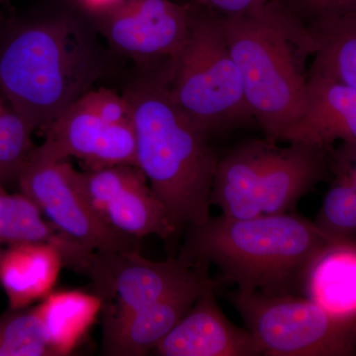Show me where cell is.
<instances>
[{"mask_svg": "<svg viewBox=\"0 0 356 356\" xmlns=\"http://www.w3.org/2000/svg\"><path fill=\"white\" fill-rule=\"evenodd\" d=\"M337 140L356 143V88L309 76L305 110L283 142L332 149Z\"/></svg>", "mask_w": 356, "mask_h": 356, "instance_id": "obj_15", "label": "cell"}, {"mask_svg": "<svg viewBox=\"0 0 356 356\" xmlns=\"http://www.w3.org/2000/svg\"><path fill=\"white\" fill-rule=\"evenodd\" d=\"M191 4L186 39L168 72L173 102L209 137L257 123L219 14Z\"/></svg>", "mask_w": 356, "mask_h": 356, "instance_id": "obj_5", "label": "cell"}, {"mask_svg": "<svg viewBox=\"0 0 356 356\" xmlns=\"http://www.w3.org/2000/svg\"><path fill=\"white\" fill-rule=\"evenodd\" d=\"M24 119L10 106L0 110V184L15 180L26 161L29 158L34 145L32 133Z\"/></svg>", "mask_w": 356, "mask_h": 356, "instance_id": "obj_23", "label": "cell"}, {"mask_svg": "<svg viewBox=\"0 0 356 356\" xmlns=\"http://www.w3.org/2000/svg\"><path fill=\"white\" fill-rule=\"evenodd\" d=\"M332 175L356 187V143H341L331 151Z\"/></svg>", "mask_w": 356, "mask_h": 356, "instance_id": "obj_26", "label": "cell"}, {"mask_svg": "<svg viewBox=\"0 0 356 356\" xmlns=\"http://www.w3.org/2000/svg\"><path fill=\"white\" fill-rule=\"evenodd\" d=\"M17 184L47 220L88 250L140 252L139 238L112 229L96 213L84 192L81 172L44 144L32 149Z\"/></svg>", "mask_w": 356, "mask_h": 356, "instance_id": "obj_7", "label": "cell"}, {"mask_svg": "<svg viewBox=\"0 0 356 356\" xmlns=\"http://www.w3.org/2000/svg\"><path fill=\"white\" fill-rule=\"evenodd\" d=\"M132 105L137 166L177 229L210 216L218 165L209 136L173 102L166 79H149L125 95Z\"/></svg>", "mask_w": 356, "mask_h": 356, "instance_id": "obj_2", "label": "cell"}, {"mask_svg": "<svg viewBox=\"0 0 356 356\" xmlns=\"http://www.w3.org/2000/svg\"><path fill=\"white\" fill-rule=\"evenodd\" d=\"M28 243L53 245L63 266L79 274L88 273L95 254L56 228L24 194L0 191V250Z\"/></svg>", "mask_w": 356, "mask_h": 356, "instance_id": "obj_17", "label": "cell"}, {"mask_svg": "<svg viewBox=\"0 0 356 356\" xmlns=\"http://www.w3.org/2000/svg\"><path fill=\"white\" fill-rule=\"evenodd\" d=\"M334 178L313 222L331 240L356 241V187Z\"/></svg>", "mask_w": 356, "mask_h": 356, "instance_id": "obj_22", "label": "cell"}, {"mask_svg": "<svg viewBox=\"0 0 356 356\" xmlns=\"http://www.w3.org/2000/svg\"><path fill=\"white\" fill-rule=\"evenodd\" d=\"M6 191V187L3 186V185L0 184V191Z\"/></svg>", "mask_w": 356, "mask_h": 356, "instance_id": "obj_30", "label": "cell"}, {"mask_svg": "<svg viewBox=\"0 0 356 356\" xmlns=\"http://www.w3.org/2000/svg\"><path fill=\"white\" fill-rule=\"evenodd\" d=\"M200 274L177 259L153 261L140 252H95L86 275L103 303V321L124 317L158 303Z\"/></svg>", "mask_w": 356, "mask_h": 356, "instance_id": "obj_8", "label": "cell"}, {"mask_svg": "<svg viewBox=\"0 0 356 356\" xmlns=\"http://www.w3.org/2000/svg\"><path fill=\"white\" fill-rule=\"evenodd\" d=\"M283 6L308 28L356 11V0H280Z\"/></svg>", "mask_w": 356, "mask_h": 356, "instance_id": "obj_24", "label": "cell"}, {"mask_svg": "<svg viewBox=\"0 0 356 356\" xmlns=\"http://www.w3.org/2000/svg\"><path fill=\"white\" fill-rule=\"evenodd\" d=\"M270 0H191L192 3L220 15H238L257 10Z\"/></svg>", "mask_w": 356, "mask_h": 356, "instance_id": "obj_27", "label": "cell"}, {"mask_svg": "<svg viewBox=\"0 0 356 356\" xmlns=\"http://www.w3.org/2000/svg\"><path fill=\"white\" fill-rule=\"evenodd\" d=\"M329 241L313 222L288 213L222 215L189 227L178 257L191 266H216L236 291L286 294Z\"/></svg>", "mask_w": 356, "mask_h": 356, "instance_id": "obj_3", "label": "cell"}, {"mask_svg": "<svg viewBox=\"0 0 356 356\" xmlns=\"http://www.w3.org/2000/svg\"><path fill=\"white\" fill-rule=\"evenodd\" d=\"M79 100L107 123L133 124L132 105L126 96L105 88L90 89Z\"/></svg>", "mask_w": 356, "mask_h": 356, "instance_id": "obj_25", "label": "cell"}, {"mask_svg": "<svg viewBox=\"0 0 356 356\" xmlns=\"http://www.w3.org/2000/svg\"><path fill=\"white\" fill-rule=\"evenodd\" d=\"M197 267V266H194ZM186 286L143 310L102 321V355L143 356L154 350L193 305L202 288L208 267Z\"/></svg>", "mask_w": 356, "mask_h": 356, "instance_id": "obj_14", "label": "cell"}, {"mask_svg": "<svg viewBox=\"0 0 356 356\" xmlns=\"http://www.w3.org/2000/svg\"><path fill=\"white\" fill-rule=\"evenodd\" d=\"M6 100H4L3 96H2L1 93H0V110L3 108V107L6 106Z\"/></svg>", "mask_w": 356, "mask_h": 356, "instance_id": "obj_29", "label": "cell"}, {"mask_svg": "<svg viewBox=\"0 0 356 356\" xmlns=\"http://www.w3.org/2000/svg\"><path fill=\"white\" fill-rule=\"evenodd\" d=\"M44 130L43 144L51 153L60 158L81 159L88 170L114 165L137 166L133 124L107 123L79 99Z\"/></svg>", "mask_w": 356, "mask_h": 356, "instance_id": "obj_11", "label": "cell"}, {"mask_svg": "<svg viewBox=\"0 0 356 356\" xmlns=\"http://www.w3.org/2000/svg\"><path fill=\"white\" fill-rule=\"evenodd\" d=\"M267 356L356 355V327L306 297L236 291L228 295Z\"/></svg>", "mask_w": 356, "mask_h": 356, "instance_id": "obj_6", "label": "cell"}, {"mask_svg": "<svg viewBox=\"0 0 356 356\" xmlns=\"http://www.w3.org/2000/svg\"><path fill=\"white\" fill-rule=\"evenodd\" d=\"M64 355L54 339L44 306L9 309L0 316V356Z\"/></svg>", "mask_w": 356, "mask_h": 356, "instance_id": "obj_21", "label": "cell"}, {"mask_svg": "<svg viewBox=\"0 0 356 356\" xmlns=\"http://www.w3.org/2000/svg\"><path fill=\"white\" fill-rule=\"evenodd\" d=\"M300 286L332 318L356 327V241L325 243L307 266Z\"/></svg>", "mask_w": 356, "mask_h": 356, "instance_id": "obj_16", "label": "cell"}, {"mask_svg": "<svg viewBox=\"0 0 356 356\" xmlns=\"http://www.w3.org/2000/svg\"><path fill=\"white\" fill-rule=\"evenodd\" d=\"M220 20L255 122L267 140L283 142L305 110L317 40L280 0Z\"/></svg>", "mask_w": 356, "mask_h": 356, "instance_id": "obj_1", "label": "cell"}, {"mask_svg": "<svg viewBox=\"0 0 356 356\" xmlns=\"http://www.w3.org/2000/svg\"><path fill=\"white\" fill-rule=\"evenodd\" d=\"M63 266L57 248L47 243H19L0 250V284L9 309L26 308L53 289Z\"/></svg>", "mask_w": 356, "mask_h": 356, "instance_id": "obj_19", "label": "cell"}, {"mask_svg": "<svg viewBox=\"0 0 356 356\" xmlns=\"http://www.w3.org/2000/svg\"><path fill=\"white\" fill-rule=\"evenodd\" d=\"M273 143L259 172L257 200L261 215L284 214L332 175V149L289 142Z\"/></svg>", "mask_w": 356, "mask_h": 356, "instance_id": "obj_13", "label": "cell"}, {"mask_svg": "<svg viewBox=\"0 0 356 356\" xmlns=\"http://www.w3.org/2000/svg\"><path fill=\"white\" fill-rule=\"evenodd\" d=\"M97 74L90 44L70 20L23 28L0 51V93L33 131L81 99Z\"/></svg>", "mask_w": 356, "mask_h": 356, "instance_id": "obj_4", "label": "cell"}, {"mask_svg": "<svg viewBox=\"0 0 356 356\" xmlns=\"http://www.w3.org/2000/svg\"><path fill=\"white\" fill-rule=\"evenodd\" d=\"M88 200L103 221L124 235L142 240L168 238L177 229L136 165H114L81 172Z\"/></svg>", "mask_w": 356, "mask_h": 356, "instance_id": "obj_9", "label": "cell"}, {"mask_svg": "<svg viewBox=\"0 0 356 356\" xmlns=\"http://www.w3.org/2000/svg\"><path fill=\"white\" fill-rule=\"evenodd\" d=\"M267 140H252L219 159L211 191V205L225 217L250 219L261 216L257 200V184L271 144Z\"/></svg>", "mask_w": 356, "mask_h": 356, "instance_id": "obj_18", "label": "cell"}, {"mask_svg": "<svg viewBox=\"0 0 356 356\" xmlns=\"http://www.w3.org/2000/svg\"><path fill=\"white\" fill-rule=\"evenodd\" d=\"M216 285L204 275L197 299L181 320L154 348L159 356H257L262 351L248 329H241L222 313Z\"/></svg>", "mask_w": 356, "mask_h": 356, "instance_id": "obj_12", "label": "cell"}, {"mask_svg": "<svg viewBox=\"0 0 356 356\" xmlns=\"http://www.w3.org/2000/svg\"><path fill=\"white\" fill-rule=\"evenodd\" d=\"M191 8L172 0H124L103 14V34L121 53L170 65L186 39Z\"/></svg>", "mask_w": 356, "mask_h": 356, "instance_id": "obj_10", "label": "cell"}, {"mask_svg": "<svg viewBox=\"0 0 356 356\" xmlns=\"http://www.w3.org/2000/svg\"><path fill=\"white\" fill-rule=\"evenodd\" d=\"M86 9L91 13L103 14L109 13L117 6L123 2L124 0H77Z\"/></svg>", "mask_w": 356, "mask_h": 356, "instance_id": "obj_28", "label": "cell"}, {"mask_svg": "<svg viewBox=\"0 0 356 356\" xmlns=\"http://www.w3.org/2000/svg\"><path fill=\"white\" fill-rule=\"evenodd\" d=\"M318 42L309 76L356 88V11L310 30Z\"/></svg>", "mask_w": 356, "mask_h": 356, "instance_id": "obj_20", "label": "cell"}]
</instances>
